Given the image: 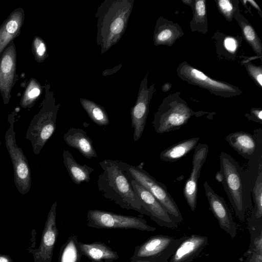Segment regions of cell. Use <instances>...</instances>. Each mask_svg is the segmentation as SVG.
Wrapping results in <instances>:
<instances>
[{
	"instance_id": "cell-9",
	"label": "cell",
	"mask_w": 262,
	"mask_h": 262,
	"mask_svg": "<svg viewBox=\"0 0 262 262\" xmlns=\"http://www.w3.org/2000/svg\"><path fill=\"white\" fill-rule=\"evenodd\" d=\"M14 122V119L9 121L10 126L5 135V144L12 163L15 186L20 193L26 194L30 190L31 170L26 157L16 144Z\"/></svg>"
},
{
	"instance_id": "cell-13",
	"label": "cell",
	"mask_w": 262,
	"mask_h": 262,
	"mask_svg": "<svg viewBox=\"0 0 262 262\" xmlns=\"http://www.w3.org/2000/svg\"><path fill=\"white\" fill-rule=\"evenodd\" d=\"M57 201L53 203L48 213L44 229L41 235L39 247L35 249L31 245L28 251L33 257L34 262H51L53 250L58 235L56 224Z\"/></svg>"
},
{
	"instance_id": "cell-42",
	"label": "cell",
	"mask_w": 262,
	"mask_h": 262,
	"mask_svg": "<svg viewBox=\"0 0 262 262\" xmlns=\"http://www.w3.org/2000/svg\"><path fill=\"white\" fill-rule=\"evenodd\" d=\"M89 262H97V261H92V260H91V261H89Z\"/></svg>"
},
{
	"instance_id": "cell-19",
	"label": "cell",
	"mask_w": 262,
	"mask_h": 262,
	"mask_svg": "<svg viewBox=\"0 0 262 262\" xmlns=\"http://www.w3.org/2000/svg\"><path fill=\"white\" fill-rule=\"evenodd\" d=\"M63 138L70 147L77 149L86 158L97 157L92 140L83 129L71 128L64 134Z\"/></svg>"
},
{
	"instance_id": "cell-41",
	"label": "cell",
	"mask_w": 262,
	"mask_h": 262,
	"mask_svg": "<svg viewBox=\"0 0 262 262\" xmlns=\"http://www.w3.org/2000/svg\"><path fill=\"white\" fill-rule=\"evenodd\" d=\"M129 262H154L148 260H129Z\"/></svg>"
},
{
	"instance_id": "cell-3",
	"label": "cell",
	"mask_w": 262,
	"mask_h": 262,
	"mask_svg": "<svg viewBox=\"0 0 262 262\" xmlns=\"http://www.w3.org/2000/svg\"><path fill=\"white\" fill-rule=\"evenodd\" d=\"M99 164L102 172L98 176L97 187L102 195L123 209L143 214L139 198L120 168L118 160L105 159Z\"/></svg>"
},
{
	"instance_id": "cell-4",
	"label": "cell",
	"mask_w": 262,
	"mask_h": 262,
	"mask_svg": "<svg viewBox=\"0 0 262 262\" xmlns=\"http://www.w3.org/2000/svg\"><path fill=\"white\" fill-rule=\"evenodd\" d=\"M205 114L192 110L181 98V93L176 92L164 98L154 115L152 125L157 133H165L180 129L193 116Z\"/></svg>"
},
{
	"instance_id": "cell-26",
	"label": "cell",
	"mask_w": 262,
	"mask_h": 262,
	"mask_svg": "<svg viewBox=\"0 0 262 262\" xmlns=\"http://www.w3.org/2000/svg\"><path fill=\"white\" fill-rule=\"evenodd\" d=\"M193 11L192 18L190 23L191 32L203 34L208 32V19L206 0H194L190 6Z\"/></svg>"
},
{
	"instance_id": "cell-10",
	"label": "cell",
	"mask_w": 262,
	"mask_h": 262,
	"mask_svg": "<svg viewBox=\"0 0 262 262\" xmlns=\"http://www.w3.org/2000/svg\"><path fill=\"white\" fill-rule=\"evenodd\" d=\"M59 105L45 107L31 122L26 135L34 155H38L56 129Z\"/></svg>"
},
{
	"instance_id": "cell-33",
	"label": "cell",
	"mask_w": 262,
	"mask_h": 262,
	"mask_svg": "<svg viewBox=\"0 0 262 262\" xmlns=\"http://www.w3.org/2000/svg\"><path fill=\"white\" fill-rule=\"evenodd\" d=\"M250 233V244L249 253L262 254V230L249 231Z\"/></svg>"
},
{
	"instance_id": "cell-20",
	"label": "cell",
	"mask_w": 262,
	"mask_h": 262,
	"mask_svg": "<svg viewBox=\"0 0 262 262\" xmlns=\"http://www.w3.org/2000/svg\"><path fill=\"white\" fill-rule=\"evenodd\" d=\"M83 255L97 262H117L119 256L118 253L101 242L84 243L78 242Z\"/></svg>"
},
{
	"instance_id": "cell-17",
	"label": "cell",
	"mask_w": 262,
	"mask_h": 262,
	"mask_svg": "<svg viewBox=\"0 0 262 262\" xmlns=\"http://www.w3.org/2000/svg\"><path fill=\"white\" fill-rule=\"evenodd\" d=\"M208 237L192 234L186 236L170 257L168 262H191L206 246Z\"/></svg>"
},
{
	"instance_id": "cell-35",
	"label": "cell",
	"mask_w": 262,
	"mask_h": 262,
	"mask_svg": "<svg viewBox=\"0 0 262 262\" xmlns=\"http://www.w3.org/2000/svg\"><path fill=\"white\" fill-rule=\"evenodd\" d=\"M34 47L36 57L40 60L44 59L46 54V47L43 41L38 37L35 38Z\"/></svg>"
},
{
	"instance_id": "cell-30",
	"label": "cell",
	"mask_w": 262,
	"mask_h": 262,
	"mask_svg": "<svg viewBox=\"0 0 262 262\" xmlns=\"http://www.w3.org/2000/svg\"><path fill=\"white\" fill-rule=\"evenodd\" d=\"M223 34V33H222ZM221 36H218L216 33L213 38L217 40L216 49H223L221 53H228L232 57L237 53L238 47L241 44L242 38L224 35L220 33Z\"/></svg>"
},
{
	"instance_id": "cell-28",
	"label": "cell",
	"mask_w": 262,
	"mask_h": 262,
	"mask_svg": "<svg viewBox=\"0 0 262 262\" xmlns=\"http://www.w3.org/2000/svg\"><path fill=\"white\" fill-rule=\"evenodd\" d=\"M80 102L93 122L99 126H105L109 124L108 116L102 106L85 98H80Z\"/></svg>"
},
{
	"instance_id": "cell-32",
	"label": "cell",
	"mask_w": 262,
	"mask_h": 262,
	"mask_svg": "<svg viewBox=\"0 0 262 262\" xmlns=\"http://www.w3.org/2000/svg\"><path fill=\"white\" fill-rule=\"evenodd\" d=\"M249 76L252 78L256 84L262 88V67L253 64L250 60L243 61Z\"/></svg>"
},
{
	"instance_id": "cell-12",
	"label": "cell",
	"mask_w": 262,
	"mask_h": 262,
	"mask_svg": "<svg viewBox=\"0 0 262 262\" xmlns=\"http://www.w3.org/2000/svg\"><path fill=\"white\" fill-rule=\"evenodd\" d=\"M128 179L139 198L143 214L148 216L161 227L171 229L178 227V223L173 220L163 206L149 191L135 180Z\"/></svg>"
},
{
	"instance_id": "cell-1",
	"label": "cell",
	"mask_w": 262,
	"mask_h": 262,
	"mask_svg": "<svg viewBox=\"0 0 262 262\" xmlns=\"http://www.w3.org/2000/svg\"><path fill=\"white\" fill-rule=\"evenodd\" d=\"M221 183L239 220L244 222L246 212L252 206L251 193L260 170H244L230 155L222 151L220 155ZM262 170V169H261Z\"/></svg>"
},
{
	"instance_id": "cell-36",
	"label": "cell",
	"mask_w": 262,
	"mask_h": 262,
	"mask_svg": "<svg viewBox=\"0 0 262 262\" xmlns=\"http://www.w3.org/2000/svg\"><path fill=\"white\" fill-rule=\"evenodd\" d=\"M245 116L250 121L262 124V110L260 108H252Z\"/></svg>"
},
{
	"instance_id": "cell-24",
	"label": "cell",
	"mask_w": 262,
	"mask_h": 262,
	"mask_svg": "<svg viewBox=\"0 0 262 262\" xmlns=\"http://www.w3.org/2000/svg\"><path fill=\"white\" fill-rule=\"evenodd\" d=\"M254 208L248 223L249 231L262 230V170L256 177L252 191Z\"/></svg>"
},
{
	"instance_id": "cell-14",
	"label": "cell",
	"mask_w": 262,
	"mask_h": 262,
	"mask_svg": "<svg viewBox=\"0 0 262 262\" xmlns=\"http://www.w3.org/2000/svg\"><path fill=\"white\" fill-rule=\"evenodd\" d=\"M155 91V84L148 86L147 77L146 76L141 81L137 100L130 110L134 141L139 140L143 133L149 112V104Z\"/></svg>"
},
{
	"instance_id": "cell-25",
	"label": "cell",
	"mask_w": 262,
	"mask_h": 262,
	"mask_svg": "<svg viewBox=\"0 0 262 262\" xmlns=\"http://www.w3.org/2000/svg\"><path fill=\"white\" fill-rule=\"evenodd\" d=\"M234 18L241 28L243 37L252 47L256 56L261 60L262 43L254 29L247 19L241 14L239 9L236 11Z\"/></svg>"
},
{
	"instance_id": "cell-21",
	"label": "cell",
	"mask_w": 262,
	"mask_h": 262,
	"mask_svg": "<svg viewBox=\"0 0 262 262\" xmlns=\"http://www.w3.org/2000/svg\"><path fill=\"white\" fill-rule=\"evenodd\" d=\"M15 69V51L10 46L0 60V89L9 94L12 84Z\"/></svg>"
},
{
	"instance_id": "cell-27",
	"label": "cell",
	"mask_w": 262,
	"mask_h": 262,
	"mask_svg": "<svg viewBox=\"0 0 262 262\" xmlns=\"http://www.w3.org/2000/svg\"><path fill=\"white\" fill-rule=\"evenodd\" d=\"M78 242V237L76 234L69 236L61 246L57 262H80L83 255Z\"/></svg>"
},
{
	"instance_id": "cell-2",
	"label": "cell",
	"mask_w": 262,
	"mask_h": 262,
	"mask_svg": "<svg viewBox=\"0 0 262 262\" xmlns=\"http://www.w3.org/2000/svg\"><path fill=\"white\" fill-rule=\"evenodd\" d=\"M134 0H105L98 8L96 42L103 54L115 45L126 30Z\"/></svg>"
},
{
	"instance_id": "cell-6",
	"label": "cell",
	"mask_w": 262,
	"mask_h": 262,
	"mask_svg": "<svg viewBox=\"0 0 262 262\" xmlns=\"http://www.w3.org/2000/svg\"><path fill=\"white\" fill-rule=\"evenodd\" d=\"M176 72L183 81L204 89L216 96L230 98L242 94L238 87L225 81L211 78L186 61L179 65Z\"/></svg>"
},
{
	"instance_id": "cell-31",
	"label": "cell",
	"mask_w": 262,
	"mask_h": 262,
	"mask_svg": "<svg viewBox=\"0 0 262 262\" xmlns=\"http://www.w3.org/2000/svg\"><path fill=\"white\" fill-rule=\"evenodd\" d=\"M220 12L228 21L234 18L236 11L239 9L238 0H215Z\"/></svg>"
},
{
	"instance_id": "cell-5",
	"label": "cell",
	"mask_w": 262,
	"mask_h": 262,
	"mask_svg": "<svg viewBox=\"0 0 262 262\" xmlns=\"http://www.w3.org/2000/svg\"><path fill=\"white\" fill-rule=\"evenodd\" d=\"M118 162L127 177L135 180L149 191L163 206L174 222L178 223L183 221L181 211L164 184L139 166L119 160Z\"/></svg>"
},
{
	"instance_id": "cell-40",
	"label": "cell",
	"mask_w": 262,
	"mask_h": 262,
	"mask_svg": "<svg viewBox=\"0 0 262 262\" xmlns=\"http://www.w3.org/2000/svg\"><path fill=\"white\" fill-rule=\"evenodd\" d=\"M182 2L186 5H189L190 6H191V5L192 4L193 1L192 0H182Z\"/></svg>"
},
{
	"instance_id": "cell-7",
	"label": "cell",
	"mask_w": 262,
	"mask_h": 262,
	"mask_svg": "<svg viewBox=\"0 0 262 262\" xmlns=\"http://www.w3.org/2000/svg\"><path fill=\"white\" fill-rule=\"evenodd\" d=\"M186 236L179 238L165 235L151 236L137 246L129 260L168 262V260Z\"/></svg>"
},
{
	"instance_id": "cell-38",
	"label": "cell",
	"mask_w": 262,
	"mask_h": 262,
	"mask_svg": "<svg viewBox=\"0 0 262 262\" xmlns=\"http://www.w3.org/2000/svg\"><path fill=\"white\" fill-rule=\"evenodd\" d=\"M0 262H13V260L9 255L0 254Z\"/></svg>"
},
{
	"instance_id": "cell-29",
	"label": "cell",
	"mask_w": 262,
	"mask_h": 262,
	"mask_svg": "<svg viewBox=\"0 0 262 262\" xmlns=\"http://www.w3.org/2000/svg\"><path fill=\"white\" fill-rule=\"evenodd\" d=\"M21 15L11 16L0 30V52L7 44L16 35L21 24Z\"/></svg>"
},
{
	"instance_id": "cell-16",
	"label": "cell",
	"mask_w": 262,
	"mask_h": 262,
	"mask_svg": "<svg viewBox=\"0 0 262 262\" xmlns=\"http://www.w3.org/2000/svg\"><path fill=\"white\" fill-rule=\"evenodd\" d=\"M205 195L209 210L218 221L220 227L233 239L237 233V227L224 199L215 192L207 181L204 183Z\"/></svg>"
},
{
	"instance_id": "cell-22",
	"label": "cell",
	"mask_w": 262,
	"mask_h": 262,
	"mask_svg": "<svg viewBox=\"0 0 262 262\" xmlns=\"http://www.w3.org/2000/svg\"><path fill=\"white\" fill-rule=\"evenodd\" d=\"M62 156L64 165L75 184L80 185L82 182L90 181L91 174L94 170L93 168L85 164H79L67 150H63Z\"/></svg>"
},
{
	"instance_id": "cell-8",
	"label": "cell",
	"mask_w": 262,
	"mask_h": 262,
	"mask_svg": "<svg viewBox=\"0 0 262 262\" xmlns=\"http://www.w3.org/2000/svg\"><path fill=\"white\" fill-rule=\"evenodd\" d=\"M87 225L97 229H136L154 231L156 228L140 217L124 215L98 209L90 210L87 213Z\"/></svg>"
},
{
	"instance_id": "cell-18",
	"label": "cell",
	"mask_w": 262,
	"mask_h": 262,
	"mask_svg": "<svg viewBox=\"0 0 262 262\" xmlns=\"http://www.w3.org/2000/svg\"><path fill=\"white\" fill-rule=\"evenodd\" d=\"M184 34V31L179 24L160 16L156 24L154 43L156 46L165 45L171 47Z\"/></svg>"
},
{
	"instance_id": "cell-34",
	"label": "cell",
	"mask_w": 262,
	"mask_h": 262,
	"mask_svg": "<svg viewBox=\"0 0 262 262\" xmlns=\"http://www.w3.org/2000/svg\"><path fill=\"white\" fill-rule=\"evenodd\" d=\"M29 90H27L25 96L23 98L21 105L23 107H30L37 98L40 93V90L38 86H28Z\"/></svg>"
},
{
	"instance_id": "cell-11",
	"label": "cell",
	"mask_w": 262,
	"mask_h": 262,
	"mask_svg": "<svg viewBox=\"0 0 262 262\" xmlns=\"http://www.w3.org/2000/svg\"><path fill=\"white\" fill-rule=\"evenodd\" d=\"M225 140L238 154L249 160V163L262 161V129H255L254 135L244 131L228 134Z\"/></svg>"
},
{
	"instance_id": "cell-37",
	"label": "cell",
	"mask_w": 262,
	"mask_h": 262,
	"mask_svg": "<svg viewBox=\"0 0 262 262\" xmlns=\"http://www.w3.org/2000/svg\"><path fill=\"white\" fill-rule=\"evenodd\" d=\"M247 3H249L250 5L253 7V8L255 9L258 12L260 17H262V11L258 5V4L253 0H246Z\"/></svg>"
},
{
	"instance_id": "cell-39",
	"label": "cell",
	"mask_w": 262,
	"mask_h": 262,
	"mask_svg": "<svg viewBox=\"0 0 262 262\" xmlns=\"http://www.w3.org/2000/svg\"><path fill=\"white\" fill-rule=\"evenodd\" d=\"M171 86L172 85L170 83L166 82L163 85L162 90L164 92H167L170 90Z\"/></svg>"
},
{
	"instance_id": "cell-23",
	"label": "cell",
	"mask_w": 262,
	"mask_h": 262,
	"mask_svg": "<svg viewBox=\"0 0 262 262\" xmlns=\"http://www.w3.org/2000/svg\"><path fill=\"white\" fill-rule=\"evenodd\" d=\"M200 137H193L180 141L161 152L160 159L163 162H174L194 149Z\"/></svg>"
},
{
	"instance_id": "cell-15",
	"label": "cell",
	"mask_w": 262,
	"mask_h": 262,
	"mask_svg": "<svg viewBox=\"0 0 262 262\" xmlns=\"http://www.w3.org/2000/svg\"><path fill=\"white\" fill-rule=\"evenodd\" d=\"M208 151L209 146L207 144L201 143L196 146L192 157L191 171L183 188L184 198L192 211L196 208L198 180Z\"/></svg>"
}]
</instances>
